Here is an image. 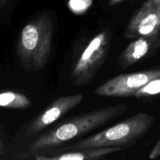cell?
Here are the masks:
<instances>
[{
	"mask_svg": "<svg viewBox=\"0 0 160 160\" xmlns=\"http://www.w3.org/2000/svg\"><path fill=\"white\" fill-rule=\"evenodd\" d=\"M126 104L106 106L96 110L80 114L62 122L56 128L39 136L29 147V152H45L62 144L75 139L91 131L106 124L128 111ZM30 154V155H31Z\"/></svg>",
	"mask_w": 160,
	"mask_h": 160,
	"instance_id": "6da1fadb",
	"label": "cell"
},
{
	"mask_svg": "<svg viewBox=\"0 0 160 160\" xmlns=\"http://www.w3.org/2000/svg\"><path fill=\"white\" fill-rule=\"evenodd\" d=\"M54 31L48 13H42L23 26L17 42V56L27 71H38L48 62Z\"/></svg>",
	"mask_w": 160,
	"mask_h": 160,
	"instance_id": "7a4b0ae2",
	"label": "cell"
},
{
	"mask_svg": "<svg viewBox=\"0 0 160 160\" xmlns=\"http://www.w3.org/2000/svg\"><path fill=\"white\" fill-rule=\"evenodd\" d=\"M155 121V117L145 112H138L129 118L65 148L53 149L45 153L62 152L70 150L102 147L128 146L143 137L150 130Z\"/></svg>",
	"mask_w": 160,
	"mask_h": 160,
	"instance_id": "3957f363",
	"label": "cell"
},
{
	"mask_svg": "<svg viewBox=\"0 0 160 160\" xmlns=\"http://www.w3.org/2000/svg\"><path fill=\"white\" fill-rule=\"evenodd\" d=\"M110 38L109 30H104L89 42L70 73L72 85L84 86L92 81L106 61Z\"/></svg>",
	"mask_w": 160,
	"mask_h": 160,
	"instance_id": "277c9868",
	"label": "cell"
},
{
	"mask_svg": "<svg viewBox=\"0 0 160 160\" xmlns=\"http://www.w3.org/2000/svg\"><path fill=\"white\" fill-rule=\"evenodd\" d=\"M160 77V68L123 73L111 78L94 91L98 96L131 97L152 79Z\"/></svg>",
	"mask_w": 160,
	"mask_h": 160,
	"instance_id": "5b68a950",
	"label": "cell"
},
{
	"mask_svg": "<svg viewBox=\"0 0 160 160\" xmlns=\"http://www.w3.org/2000/svg\"><path fill=\"white\" fill-rule=\"evenodd\" d=\"M160 34V0H146L130 20L124 32L127 39Z\"/></svg>",
	"mask_w": 160,
	"mask_h": 160,
	"instance_id": "8992f818",
	"label": "cell"
},
{
	"mask_svg": "<svg viewBox=\"0 0 160 160\" xmlns=\"http://www.w3.org/2000/svg\"><path fill=\"white\" fill-rule=\"evenodd\" d=\"M83 99L84 95L80 93L59 97L31 120L26 128L25 137H31L40 133L78 106Z\"/></svg>",
	"mask_w": 160,
	"mask_h": 160,
	"instance_id": "52a82bcc",
	"label": "cell"
},
{
	"mask_svg": "<svg viewBox=\"0 0 160 160\" xmlns=\"http://www.w3.org/2000/svg\"><path fill=\"white\" fill-rule=\"evenodd\" d=\"M160 46V34L155 36H141L131 42L123 50L118 59L121 69H127L139 62Z\"/></svg>",
	"mask_w": 160,
	"mask_h": 160,
	"instance_id": "ba28073f",
	"label": "cell"
},
{
	"mask_svg": "<svg viewBox=\"0 0 160 160\" xmlns=\"http://www.w3.org/2000/svg\"><path fill=\"white\" fill-rule=\"evenodd\" d=\"M128 146L102 147L70 150L52 154L51 156L36 155L34 159L38 160H93L103 159L106 156L122 151Z\"/></svg>",
	"mask_w": 160,
	"mask_h": 160,
	"instance_id": "9c48e42d",
	"label": "cell"
},
{
	"mask_svg": "<svg viewBox=\"0 0 160 160\" xmlns=\"http://www.w3.org/2000/svg\"><path fill=\"white\" fill-rule=\"evenodd\" d=\"M31 105V102L26 95L14 92L0 93V106L9 109H25Z\"/></svg>",
	"mask_w": 160,
	"mask_h": 160,
	"instance_id": "30bf717a",
	"label": "cell"
},
{
	"mask_svg": "<svg viewBox=\"0 0 160 160\" xmlns=\"http://www.w3.org/2000/svg\"><path fill=\"white\" fill-rule=\"evenodd\" d=\"M160 94V77L152 79L142 87L134 97L136 98H149Z\"/></svg>",
	"mask_w": 160,
	"mask_h": 160,
	"instance_id": "8fae6325",
	"label": "cell"
},
{
	"mask_svg": "<svg viewBox=\"0 0 160 160\" xmlns=\"http://www.w3.org/2000/svg\"><path fill=\"white\" fill-rule=\"evenodd\" d=\"M92 2L93 0H69L68 7L72 12L81 15L88 11Z\"/></svg>",
	"mask_w": 160,
	"mask_h": 160,
	"instance_id": "7c38bea8",
	"label": "cell"
},
{
	"mask_svg": "<svg viewBox=\"0 0 160 160\" xmlns=\"http://www.w3.org/2000/svg\"><path fill=\"white\" fill-rule=\"evenodd\" d=\"M158 157H160V138L156 143V145H154L152 149L151 150L149 156H148V158L150 159H154Z\"/></svg>",
	"mask_w": 160,
	"mask_h": 160,
	"instance_id": "4fadbf2b",
	"label": "cell"
},
{
	"mask_svg": "<svg viewBox=\"0 0 160 160\" xmlns=\"http://www.w3.org/2000/svg\"><path fill=\"white\" fill-rule=\"evenodd\" d=\"M124 1V0H109V6H114L116 5L119 4L121 2Z\"/></svg>",
	"mask_w": 160,
	"mask_h": 160,
	"instance_id": "5bb4252c",
	"label": "cell"
},
{
	"mask_svg": "<svg viewBox=\"0 0 160 160\" xmlns=\"http://www.w3.org/2000/svg\"><path fill=\"white\" fill-rule=\"evenodd\" d=\"M7 2L8 0H0V7H3V6H6Z\"/></svg>",
	"mask_w": 160,
	"mask_h": 160,
	"instance_id": "9a60e30c",
	"label": "cell"
},
{
	"mask_svg": "<svg viewBox=\"0 0 160 160\" xmlns=\"http://www.w3.org/2000/svg\"><path fill=\"white\" fill-rule=\"evenodd\" d=\"M3 153V145L2 142L1 138H0V156Z\"/></svg>",
	"mask_w": 160,
	"mask_h": 160,
	"instance_id": "2e32d148",
	"label": "cell"
}]
</instances>
